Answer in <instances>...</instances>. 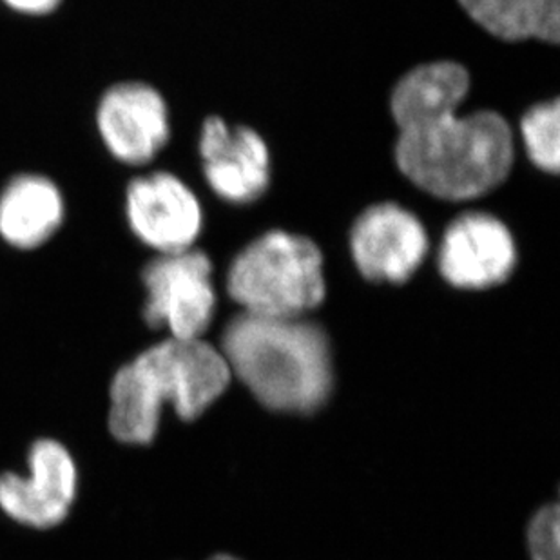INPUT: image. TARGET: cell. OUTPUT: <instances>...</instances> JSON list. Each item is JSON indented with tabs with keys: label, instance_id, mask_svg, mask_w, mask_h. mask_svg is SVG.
<instances>
[{
	"label": "cell",
	"instance_id": "1",
	"mask_svg": "<svg viewBox=\"0 0 560 560\" xmlns=\"http://www.w3.org/2000/svg\"><path fill=\"white\" fill-rule=\"evenodd\" d=\"M470 90L460 63H423L392 93L402 175L444 200H470L498 187L512 170L513 135L493 112L457 117Z\"/></svg>",
	"mask_w": 560,
	"mask_h": 560
},
{
	"label": "cell",
	"instance_id": "2",
	"mask_svg": "<svg viewBox=\"0 0 560 560\" xmlns=\"http://www.w3.org/2000/svg\"><path fill=\"white\" fill-rule=\"evenodd\" d=\"M228 361L203 339L167 338L118 369L109 386V434L149 444L165 405L184 421L200 418L231 381Z\"/></svg>",
	"mask_w": 560,
	"mask_h": 560
},
{
	"label": "cell",
	"instance_id": "3",
	"mask_svg": "<svg viewBox=\"0 0 560 560\" xmlns=\"http://www.w3.org/2000/svg\"><path fill=\"white\" fill-rule=\"evenodd\" d=\"M231 374L265 407L281 412H314L332 390V358L327 334L302 317H234L222 336Z\"/></svg>",
	"mask_w": 560,
	"mask_h": 560
},
{
	"label": "cell",
	"instance_id": "4",
	"mask_svg": "<svg viewBox=\"0 0 560 560\" xmlns=\"http://www.w3.org/2000/svg\"><path fill=\"white\" fill-rule=\"evenodd\" d=\"M228 289L249 314L302 317L325 298L322 253L305 236L264 234L234 258Z\"/></svg>",
	"mask_w": 560,
	"mask_h": 560
},
{
	"label": "cell",
	"instance_id": "5",
	"mask_svg": "<svg viewBox=\"0 0 560 560\" xmlns=\"http://www.w3.org/2000/svg\"><path fill=\"white\" fill-rule=\"evenodd\" d=\"M145 300L142 317L153 330L165 328L175 339H200L217 311L211 259L192 249L154 254L143 265Z\"/></svg>",
	"mask_w": 560,
	"mask_h": 560
},
{
	"label": "cell",
	"instance_id": "6",
	"mask_svg": "<svg viewBox=\"0 0 560 560\" xmlns=\"http://www.w3.org/2000/svg\"><path fill=\"white\" fill-rule=\"evenodd\" d=\"M95 129L102 148L115 162L145 167L170 143V106L154 85L120 80L98 96Z\"/></svg>",
	"mask_w": 560,
	"mask_h": 560
},
{
	"label": "cell",
	"instance_id": "7",
	"mask_svg": "<svg viewBox=\"0 0 560 560\" xmlns=\"http://www.w3.org/2000/svg\"><path fill=\"white\" fill-rule=\"evenodd\" d=\"M79 493L73 454L57 439H37L27 452L26 474L0 476V510L13 523L51 529L69 517Z\"/></svg>",
	"mask_w": 560,
	"mask_h": 560
},
{
	"label": "cell",
	"instance_id": "8",
	"mask_svg": "<svg viewBox=\"0 0 560 560\" xmlns=\"http://www.w3.org/2000/svg\"><path fill=\"white\" fill-rule=\"evenodd\" d=\"M124 214L132 236L154 254L192 249L203 228L198 196L170 171L131 178L124 192Z\"/></svg>",
	"mask_w": 560,
	"mask_h": 560
},
{
	"label": "cell",
	"instance_id": "9",
	"mask_svg": "<svg viewBox=\"0 0 560 560\" xmlns=\"http://www.w3.org/2000/svg\"><path fill=\"white\" fill-rule=\"evenodd\" d=\"M350 250L366 280L402 283L423 264L429 236L416 214L386 201L358 217Z\"/></svg>",
	"mask_w": 560,
	"mask_h": 560
},
{
	"label": "cell",
	"instance_id": "10",
	"mask_svg": "<svg viewBox=\"0 0 560 560\" xmlns=\"http://www.w3.org/2000/svg\"><path fill=\"white\" fill-rule=\"evenodd\" d=\"M515 242L506 225L487 212H466L444 231L439 245V272L459 289H488L512 275Z\"/></svg>",
	"mask_w": 560,
	"mask_h": 560
},
{
	"label": "cell",
	"instance_id": "11",
	"mask_svg": "<svg viewBox=\"0 0 560 560\" xmlns=\"http://www.w3.org/2000/svg\"><path fill=\"white\" fill-rule=\"evenodd\" d=\"M200 156L207 184L222 200L250 203L269 187V149L249 127L207 118L201 126Z\"/></svg>",
	"mask_w": 560,
	"mask_h": 560
},
{
	"label": "cell",
	"instance_id": "12",
	"mask_svg": "<svg viewBox=\"0 0 560 560\" xmlns=\"http://www.w3.org/2000/svg\"><path fill=\"white\" fill-rule=\"evenodd\" d=\"M68 220V200L51 176L22 171L0 189V242L35 253L51 244Z\"/></svg>",
	"mask_w": 560,
	"mask_h": 560
},
{
	"label": "cell",
	"instance_id": "13",
	"mask_svg": "<svg viewBox=\"0 0 560 560\" xmlns=\"http://www.w3.org/2000/svg\"><path fill=\"white\" fill-rule=\"evenodd\" d=\"M459 4L495 37L559 43L560 0H459Z\"/></svg>",
	"mask_w": 560,
	"mask_h": 560
},
{
	"label": "cell",
	"instance_id": "14",
	"mask_svg": "<svg viewBox=\"0 0 560 560\" xmlns=\"http://www.w3.org/2000/svg\"><path fill=\"white\" fill-rule=\"evenodd\" d=\"M524 148L539 170L557 175L560 162L559 101L542 102L532 107L521 122Z\"/></svg>",
	"mask_w": 560,
	"mask_h": 560
},
{
	"label": "cell",
	"instance_id": "15",
	"mask_svg": "<svg viewBox=\"0 0 560 560\" xmlns=\"http://www.w3.org/2000/svg\"><path fill=\"white\" fill-rule=\"evenodd\" d=\"M529 550L534 560H559V506L545 508L529 528Z\"/></svg>",
	"mask_w": 560,
	"mask_h": 560
},
{
	"label": "cell",
	"instance_id": "16",
	"mask_svg": "<svg viewBox=\"0 0 560 560\" xmlns=\"http://www.w3.org/2000/svg\"><path fill=\"white\" fill-rule=\"evenodd\" d=\"M0 2L16 15L30 16V19L55 15L63 4V0H0Z\"/></svg>",
	"mask_w": 560,
	"mask_h": 560
},
{
	"label": "cell",
	"instance_id": "17",
	"mask_svg": "<svg viewBox=\"0 0 560 560\" xmlns=\"http://www.w3.org/2000/svg\"><path fill=\"white\" fill-rule=\"evenodd\" d=\"M211 560H238V559H234V557H229V556H218V557H214V559H211Z\"/></svg>",
	"mask_w": 560,
	"mask_h": 560
}]
</instances>
